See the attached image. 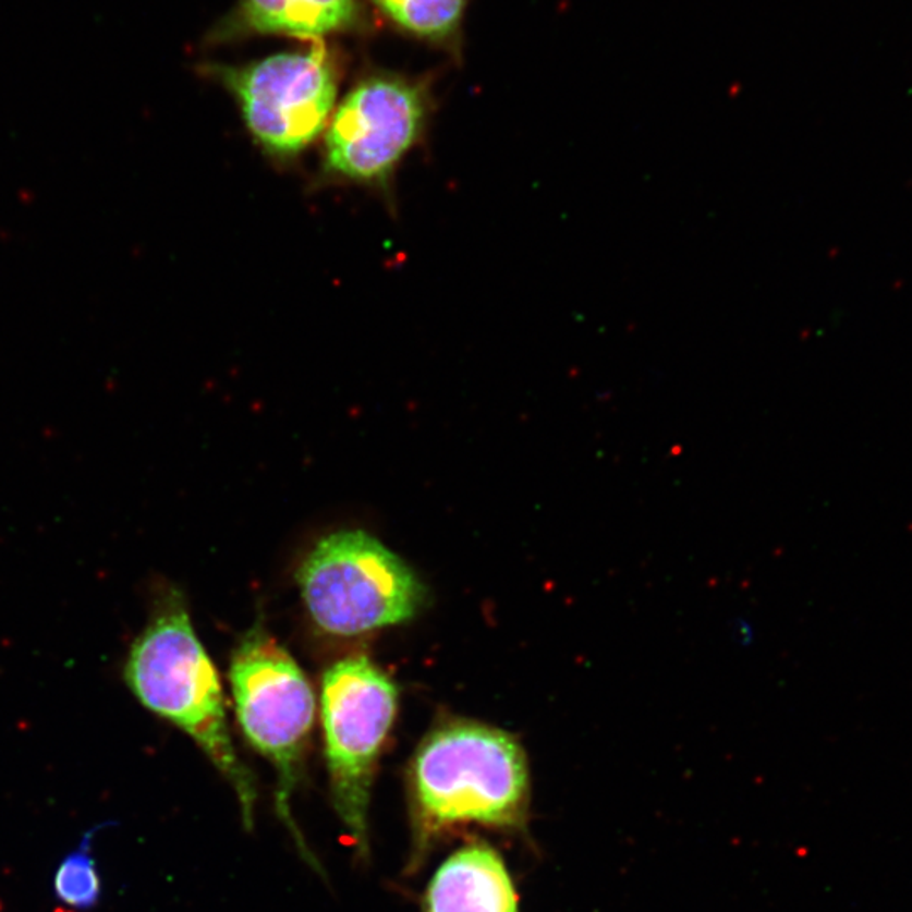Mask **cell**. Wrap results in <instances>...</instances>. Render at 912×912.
<instances>
[{
    "instance_id": "6da1fadb",
    "label": "cell",
    "mask_w": 912,
    "mask_h": 912,
    "mask_svg": "<svg viewBox=\"0 0 912 912\" xmlns=\"http://www.w3.org/2000/svg\"><path fill=\"white\" fill-rule=\"evenodd\" d=\"M411 852L408 872L436 844L469 826L521 831L531 806L526 752L497 727L448 718L423 737L405 773Z\"/></svg>"
},
{
    "instance_id": "7a4b0ae2",
    "label": "cell",
    "mask_w": 912,
    "mask_h": 912,
    "mask_svg": "<svg viewBox=\"0 0 912 912\" xmlns=\"http://www.w3.org/2000/svg\"><path fill=\"white\" fill-rule=\"evenodd\" d=\"M124 681L137 702L195 740L235 792L244 825L254 826L257 788L236 752L217 669L177 588L156 598L146 628L132 642Z\"/></svg>"
},
{
    "instance_id": "3957f363",
    "label": "cell",
    "mask_w": 912,
    "mask_h": 912,
    "mask_svg": "<svg viewBox=\"0 0 912 912\" xmlns=\"http://www.w3.org/2000/svg\"><path fill=\"white\" fill-rule=\"evenodd\" d=\"M229 678L236 723L248 745L275 767L279 818L315 865L291 811L315 725V691L293 656L260 623L233 649Z\"/></svg>"
},
{
    "instance_id": "277c9868",
    "label": "cell",
    "mask_w": 912,
    "mask_h": 912,
    "mask_svg": "<svg viewBox=\"0 0 912 912\" xmlns=\"http://www.w3.org/2000/svg\"><path fill=\"white\" fill-rule=\"evenodd\" d=\"M297 583L309 619L335 637L410 622L428 601L416 571L364 531L319 539L301 563Z\"/></svg>"
},
{
    "instance_id": "5b68a950",
    "label": "cell",
    "mask_w": 912,
    "mask_h": 912,
    "mask_svg": "<svg viewBox=\"0 0 912 912\" xmlns=\"http://www.w3.org/2000/svg\"><path fill=\"white\" fill-rule=\"evenodd\" d=\"M398 709V686L370 657H343L325 671L319 720L331 801L353 849L364 860L370 852L372 789Z\"/></svg>"
},
{
    "instance_id": "8992f818",
    "label": "cell",
    "mask_w": 912,
    "mask_h": 912,
    "mask_svg": "<svg viewBox=\"0 0 912 912\" xmlns=\"http://www.w3.org/2000/svg\"><path fill=\"white\" fill-rule=\"evenodd\" d=\"M203 73L229 92L252 143L279 168L303 158L337 109L340 72L325 41L239 66L210 64Z\"/></svg>"
},
{
    "instance_id": "52a82bcc",
    "label": "cell",
    "mask_w": 912,
    "mask_h": 912,
    "mask_svg": "<svg viewBox=\"0 0 912 912\" xmlns=\"http://www.w3.org/2000/svg\"><path fill=\"white\" fill-rule=\"evenodd\" d=\"M431 113V90L423 80L386 72L365 75L331 115L318 183L357 186L391 198L396 174L425 139Z\"/></svg>"
},
{
    "instance_id": "ba28073f",
    "label": "cell",
    "mask_w": 912,
    "mask_h": 912,
    "mask_svg": "<svg viewBox=\"0 0 912 912\" xmlns=\"http://www.w3.org/2000/svg\"><path fill=\"white\" fill-rule=\"evenodd\" d=\"M423 912H519L518 892L500 853L475 840L451 853L426 887Z\"/></svg>"
},
{
    "instance_id": "9c48e42d",
    "label": "cell",
    "mask_w": 912,
    "mask_h": 912,
    "mask_svg": "<svg viewBox=\"0 0 912 912\" xmlns=\"http://www.w3.org/2000/svg\"><path fill=\"white\" fill-rule=\"evenodd\" d=\"M361 23V0H241L210 38L217 42L278 34L315 42Z\"/></svg>"
},
{
    "instance_id": "30bf717a",
    "label": "cell",
    "mask_w": 912,
    "mask_h": 912,
    "mask_svg": "<svg viewBox=\"0 0 912 912\" xmlns=\"http://www.w3.org/2000/svg\"><path fill=\"white\" fill-rule=\"evenodd\" d=\"M387 20L433 45L459 49L470 0H372Z\"/></svg>"
},
{
    "instance_id": "8fae6325",
    "label": "cell",
    "mask_w": 912,
    "mask_h": 912,
    "mask_svg": "<svg viewBox=\"0 0 912 912\" xmlns=\"http://www.w3.org/2000/svg\"><path fill=\"white\" fill-rule=\"evenodd\" d=\"M92 835H85L78 850L63 860L54 877L57 898L76 909L94 908L100 899V877L90 853Z\"/></svg>"
}]
</instances>
